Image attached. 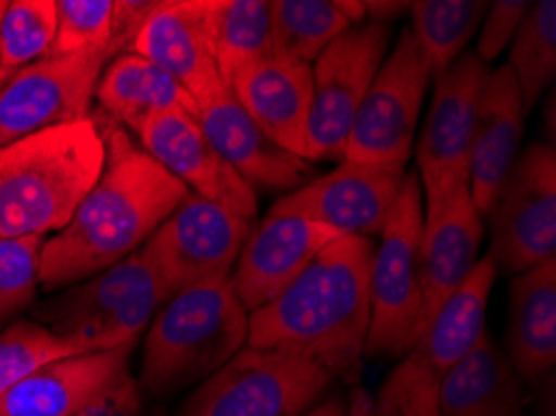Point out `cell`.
<instances>
[{"instance_id": "10", "label": "cell", "mask_w": 556, "mask_h": 416, "mask_svg": "<svg viewBox=\"0 0 556 416\" xmlns=\"http://www.w3.org/2000/svg\"><path fill=\"white\" fill-rule=\"evenodd\" d=\"M432 73L409 28L379 65L352 123L344 157L350 163L407 167Z\"/></svg>"}, {"instance_id": "18", "label": "cell", "mask_w": 556, "mask_h": 416, "mask_svg": "<svg viewBox=\"0 0 556 416\" xmlns=\"http://www.w3.org/2000/svg\"><path fill=\"white\" fill-rule=\"evenodd\" d=\"M334 237L340 235L307 217L294 215L280 205L269 207L263 223L250 229L230 272L232 290L242 307L255 312L273 302Z\"/></svg>"}, {"instance_id": "24", "label": "cell", "mask_w": 556, "mask_h": 416, "mask_svg": "<svg viewBox=\"0 0 556 416\" xmlns=\"http://www.w3.org/2000/svg\"><path fill=\"white\" fill-rule=\"evenodd\" d=\"M507 356L519 379L544 381L556 367V260L514 277Z\"/></svg>"}, {"instance_id": "20", "label": "cell", "mask_w": 556, "mask_h": 416, "mask_svg": "<svg viewBox=\"0 0 556 416\" xmlns=\"http://www.w3.org/2000/svg\"><path fill=\"white\" fill-rule=\"evenodd\" d=\"M425 205V202H422ZM484 217L471 202L469 185L425 205L422 227V327L427 329L477 265Z\"/></svg>"}, {"instance_id": "5", "label": "cell", "mask_w": 556, "mask_h": 416, "mask_svg": "<svg viewBox=\"0 0 556 416\" xmlns=\"http://www.w3.org/2000/svg\"><path fill=\"white\" fill-rule=\"evenodd\" d=\"M496 279L490 254L444 304L372 396L375 416H440V389L454 364L486 332V304Z\"/></svg>"}, {"instance_id": "22", "label": "cell", "mask_w": 556, "mask_h": 416, "mask_svg": "<svg viewBox=\"0 0 556 416\" xmlns=\"http://www.w3.org/2000/svg\"><path fill=\"white\" fill-rule=\"evenodd\" d=\"M248 115L277 148L307 160L312 65L273 50L232 90Z\"/></svg>"}, {"instance_id": "29", "label": "cell", "mask_w": 556, "mask_h": 416, "mask_svg": "<svg viewBox=\"0 0 556 416\" xmlns=\"http://www.w3.org/2000/svg\"><path fill=\"white\" fill-rule=\"evenodd\" d=\"M273 50L267 0H217L215 61L227 90L238 88Z\"/></svg>"}, {"instance_id": "3", "label": "cell", "mask_w": 556, "mask_h": 416, "mask_svg": "<svg viewBox=\"0 0 556 416\" xmlns=\"http://www.w3.org/2000/svg\"><path fill=\"white\" fill-rule=\"evenodd\" d=\"M105 157L103 130L92 117L0 148V240L61 232L98 182Z\"/></svg>"}, {"instance_id": "32", "label": "cell", "mask_w": 556, "mask_h": 416, "mask_svg": "<svg viewBox=\"0 0 556 416\" xmlns=\"http://www.w3.org/2000/svg\"><path fill=\"white\" fill-rule=\"evenodd\" d=\"M58 30L55 0H13L0 18V67L21 71L46 58Z\"/></svg>"}, {"instance_id": "37", "label": "cell", "mask_w": 556, "mask_h": 416, "mask_svg": "<svg viewBox=\"0 0 556 416\" xmlns=\"http://www.w3.org/2000/svg\"><path fill=\"white\" fill-rule=\"evenodd\" d=\"M302 416H348V399L342 394H332L323 399V402H317Z\"/></svg>"}, {"instance_id": "31", "label": "cell", "mask_w": 556, "mask_h": 416, "mask_svg": "<svg viewBox=\"0 0 556 416\" xmlns=\"http://www.w3.org/2000/svg\"><path fill=\"white\" fill-rule=\"evenodd\" d=\"M509 73L517 83L521 108L529 113L556 75V3L529 5L525 21L509 42Z\"/></svg>"}, {"instance_id": "25", "label": "cell", "mask_w": 556, "mask_h": 416, "mask_svg": "<svg viewBox=\"0 0 556 416\" xmlns=\"http://www.w3.org/2000/svg\"><path fill=\"white\" fill-rule=\"evenodd\" d=\"M525 389L507 352L484 332L440 389V416H525Z\"/></svg>"}, {"instance_id": "15", "label": "cell", "mask_w": 556, "mask_h": 416, "mask_svg": "<svg viewBox=\"0 0 556 416\" xmlns=\"http://www.w3.org/2000/svg\"><path fill=\"white\" fill-rule=\"evenodd\" d=\"M407 167L365 165L342 160V165L315 182L282 194L275 205L332 229L334 235H382L394 202L400 198Z\"/></svg>"}, {"instance_id": "13", "label": "cell", "mask_w": 556, "mask_h": 416, "mask_svg": "<svg viewBox=\"0 0 556 416\" xmlns=\"http://www.w3.org/2000/svg\"><path fill=\"white\" fill-rule=\"evenodd\" d=\"M486 78L490 67L477 53H462L440 78H434L432 105L417 146V180L425 205L469 185L471 138Z\"/></svg>"}, {"instance_id": "17", "label": "cell", "mask_w": 556, "mask_h": 416, "mask_svg": "<svg viewBox=\"0 0 556 416\" xmlns=\"http://www.w3.org/2000/svg\"><path fill=\"white\" fill-rule=\"evenodd\" d=\"M215 25L217 0H160L148 8L128 53L173 75L200 103L223 85L215 61Z\"/></svg>"}, {"instance_id": "21", "label": "cell", "mask_w": 556, "mask_h": 416, "mask_svg": "<svg viewBox=\"0 0 556 416\" xmlns=\"http://www.w3.org/2000/svg\"><path fill=\"white\" fill-rule=\"evenodd\" d=\"M132 346L48 362L0 394V416H75L128 371Z\"/></svg>"}, {"instance_id": "2", "label": "cell", "mask_w": 556, "mask_h": 416, "mask_svg": "<svg viewBox=\"0 0 556 416\" xmlns=\"http://www.w3.org/2000/svg\"><path fill=\"white\" fill-rule=\"evenodd\" d=\"M375 242L340 235L265 307L250 312L248 346L288 352L357 381L369 332Z\"/></svg>"}, {"instance_id": "28", "label": "cell", "mask_w": 556, "mask_h": 416, "mask_svg": "<svg viewBox=\"0 0 556 416\" xmlns=\"http://www.w3.org/2000/svg\"><path fill=\"white\" fill-rule=\"evenodd\" d=\"M365 21V3H352V0H273L269 3L275 50L309 65L342 33Z\"/></svg>"}, {"instance_id": "36", "label": "cell", "mask_w": 556, "mask_h": 416, "mask_svg": "<svg viewBox=\"0 0 556 416\" xmlns=\"http://www.w3.org/2000/svg\"><path fill=\"white\" fill-rule=\"evenodd\" d=\"M75 416H165L146 402V392L130 371L117 377L111 387Z\"/></svg>"}, {"instance_id": "19", "label": "cell", "mask_w": 556, "mask_h": 416, "mask_svg": "<svg viewBox=\"0 0 556 416\" xmlns=\"http://www.w3.org/2000/svg\"><path fill=\"white\" fill-rule=\"evenodd\" d=\"M198 125L205 140L252 190H298L309 175V163L277 148L248 115L225 85L198 103Z\"/></svg>"}, {"instance_id": "39", "label": "cell", "mask_w": 556, "mask_h": 416, "mask_svg": "<svg viewBox=\"0 0 556 416\" xmlns=\"http://www.w3.org/2000/svg\"><path fill=\"white\" fill-rule=\"evenodd\" d=\"M11 71H3V67H0V88H3V85L8 83V80H11Z\"/></svg>"}, {"instance_id": "1", "label": "cell", "mask_w": 556, "mask_h": 416, "mask_svg": "<svg viewBox=\"0 0 556 416\" xmlns=\"http://www.w3.org/2000/svg\"><path fill=\"white\" fill-rule=\"evenodd\" d=\"M103 138L108 157L98 182L71 223L40 248L43 290H65L130 257L190 194L121 125Z\"/></svg>"}, {"instance_id": "38", "label": "cell", "mask_w": 556, "mask_h": 416, "mask_svg": "<svg viewBox=\"0 0 556 416\" xmlns=\"http://www.w3.org/2000/svg\"><path fill=\"white\" fill-rule=\"evenodd\" d=\"M348 416H375L372 414V394L365 387H352L348 399Z\"/></svg>"}, {"instance_id": "35", "label": "cell", "mask_w": 556, "mask_h": 416, "mask_svg": "<svg viewBox=\"0 0 556 416\" xmlns=\"http://www.w3.org/2000/svg\"><path fill=\"white\" fill-rule=\"evenodd\" d=\"M527 11L529 3H525V0H496V3H490L475 50L479 61L490 63L504 48H509L514 33L525 21Z\"/></svg>"}, {"instance_id": "40", "label": "cell", "mask_w": 556, "mask_h": 416, "mask_svg": "<svg viewBox=\"0 0 556 416\" xmlns=\"http://www.w3.org/2000/svg\"><path fill=\"white\" fill-rule=\"evenodd\" d=\"M5 5H8L5 0H0V18H3V11H5Z\"/></svg>"}, {"instance_id": "16", "label": "cell", "mask_w": 556, "mask_h": 416, "mask_svg": "<svg viewBox=\"0 0 556 416\" xmlns=\"http://www.w3.org/2000/svg\"><path fill=\"white\" fill-rule=\"evenodd\" d=\"M130 133L138 138V146L182 182L190 194L215 202L248 223L257 217L255 190L213 150L195 115L167 110L132 125Z\"/></svg>"}, {"instance_id": "14", "label": "cell", "mask_w": 556, "mask_h": 416, "mask_svg": "<svg viewBox=\"0 0 556 416\" xmlns=\"http://www.w3.org/2000/svg\"><path fill=\"white\" fill-rule=\"evenodd\" d=\"M105 55H46L0 88V148L88 117Z\"/></svg>"}, {"instance_id": "26", "label": "cell", "mask_w": 556, "mask_h": 416, "mask_svg": "<svg viewBox=\"0 0 556 416\" xmlns=\"http://www.w3.org/2000/svg\"><path fill=\"white\" fill-rule=\"evenodd\" d=\"M96 98L111 121L128 130L146 117L167 110H182L198 117L195 98L173 75L135 53H121L105 65Z\"/></svg>"}, {"instance_id": "4", "label": "cell", "mask_w": 556, "mask_h": 416, "mask_svg": "<svg viewBox=\"0 0 556 416\" xmlns=\"http://www.w3.org/2000/svg\"><path fill=\"white\" fill-rule=\"evenodd\" d=\"M248 319L230 275L175 294L146 329L138 381L142 392L163 396L213 377L248 346Z\"/></svg>"}, {"instance_id": "6", "label": "cell", "mask_w": 556, "mask_h": 416, "mask_svg": "<svg viewBox=\"0 0 556 416\" xmlns=\"http://www.w3.org/2000/svg\"><path fill=\"white\" fill-rule=\"evenodd\" d=\"M167 300L138 250L117 265L65 287L33 310L38 325L71 339L83 352H108L138 344Z\"/></svg>"}, {"instance_id": "30", "label": "cell", "mask_w": 556, "mask_h": 416, "mask_svg": "<svg viewBox=\"0 0 556 416\" xmlns=\"http://www.w3.org/2000/svg\"><path fill=\"white\" fill-rule=\"evenodd\" d=\"M486 8L484 0H417L409 3L412 36L429 65L432 78L450 67L482 25Z\"/></svg>"}, {"instance_id": "8", "label": "cell", "mask_w": 556, "mask_h": 416, "mask_svg": "<svg viewBox=\"0 0 556 416\" xmlns=\"http://www.w3.org/2000/svg\"><path fill=\"white\" fill-rule=\"evenodd\" d=\"M334 385L319 364L275 350H242L185 399L178 416H302Z\"/></svg>"}, {"instance_id": "34", "label": "cell", "mask_w": 556, "mask_h": 416, "mask_svg": "<svg viewBox=\"0 0 556 416\" xmlns=\"http://www.w3.org/2000/svg\"><path fill=\"white\" fill-rule=\"evenodd\" d=\"M43 242L40 237L0 240V325L30 307L36 300Z\"/></svg>"}, {"instance_id": "12", "label": "cell", "mask_w": 556, "mask_h": 416, "mask_svg": "<svg viewBox=\"0 0 556 416\" xmlns=\"http://www.w3.org/2000/svg\"><path fill=\"white\" fill-rule=\"evenodd\" d=\"M250 229L252 223L235 212L188 194L140 250L165 300H173L188 287L230 275Z\"/></svg>"}, {"instance_id": "11", "label": "cell", "mask_w": 556, "mask_h": 416, "mask_svg": "<svg viewBox=\"0 0 556 416\" xmlns=\"http://www.w3.org/2000/svg\"><path fill=\"white\" fill-rule=\"evenodd\" d=\"M390 28L357 23L327 46L312 63V110L307 125V163L342 160L362 98L387 58Z\"/></svg>"}, {"instance_id": "9", "label": "cell", "mask_w": 556, "mask_h": 416, "mask_svg": "<svg viewBox=\"0 0 556 416\" xmlns=\"http://www.w3.org/2000/svg\"><path fill=\"white\" fill-rule=\"evenodd\" d=\"M490 223V260L496 275H521L556 260V150L529 146L484 215Z\"/></svg>"}, {"instance_id": "27", "label": "cell", "mask_w": 556, "mask_h": 416, "mask_svg": "<svg viewBox=\"0 0 556 416\" xmlns=\"http://www.w3.org/2000/svg\"><path fill=\"white\" fill-rule=\"evenodd\" d=\"M58 30L48 55H105L108 63L128 53L153 3L117 0H55Z\"/></svg>"}, {"instance_id": "33", "label": "cell", "mask_w": 556, "mask_h": 416, "mask_svg": "<svg viewBox=\"0 0 556 416\" xmlns=\"http://www.w3.org/2000/svg\"><path fill=\"white\" fill-rule=\"evenodd\" d=\"M86 354L71 339L58 337L38 322H13L0 332V394L18 385L33 371L48 362L63 360V356Z\"/></svg>"}, {"instance_id": "23", "label": "cell", "mask_w": 556, "mask_h": 416, "mask_svg": "<svg viewBox=\"0 0 556 416\" xmlns=\"http://www.w3.org/2000/svg\"><path fill=\"white\" fill-rule=\"evenodd\" d=\"M525 117L527 113L521 108L519 88L509 67L502 65L490 71L482 98H479L469 152V194L482 217L519 155Z\"/></svg>"}, {"instance_id": "7", "label": "cell", "mask_w": 556, "mask_h": 416, "mask_svg": "<svg viewBox=\"0 0 556 416\" xmlns=\"http://www.w3.org/2000/svg\"><path fill=\"white\" fill-rule=\"evenodd\" d=\"M422 227L417 173H407L400 198L375 244L369 269V332L365 354L402 356L422 337Z\"/></svg>"}]
</instances>
